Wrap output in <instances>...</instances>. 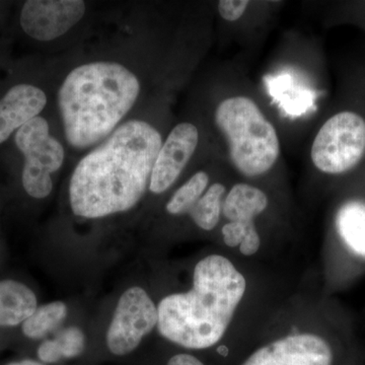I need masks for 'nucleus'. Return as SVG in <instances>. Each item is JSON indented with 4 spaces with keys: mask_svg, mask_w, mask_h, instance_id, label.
Instances as JSON below:
<instances>
[{
    "mask_svg": "<svg viewBox=\"0 0 365 365\" xmlns=\"http://www.w3.org/2000/svg\"><path fill=\"white\" fill-rule=\"evenodd\" d=\"M160 132L130 120L79 162L69 184L74 215L101 218L133 208L150 187L162 148Z\"/></svg>",
    "mask_w": 365,
    "mask_h": 365,
    "instance_id": "nucleus-1",
    "label": "nucleus"
},
{
    "mask_svg": "<svg viewBox=\"0 0 365 365\" xmlns=\"http://www.w3.org/2000/svg\"><path fill=\"white\" fill-rule=\"evenodd\" d=\"M246 289V278L232 261L205 257L194 269L191 290L160 300L158 332L187 349L212 347L227 333Z\"/></svg>",
    "mask_w": 365,
    "mask_h": 365,
    "instance_id": "nucleus-2",
    "label": "nucleus"
},
{
    "mask_svg": "<svg viewBox=\"0 0 365 365\" xmlns=\"http://www.w3.org/2000/svg\"><path fill=\"white\" fill-rule=\"evenodd\" d=\"M139 91L135 74L116 62H91L76 67L58 91L68 143L83 150L100 143L130 111Z\"/></svg>",
    "mask_w": 365,
    "mask_h": 365,
    "instance_id": "nucleus-3",
    "label": "nucleus"
},
{
    "mask_svg": "<svg viewBox=\"0 0 365 365\" xmlns=\"http://www.w3.org/2000/svg\"><path fill=\"white\" fill-rule=\"evenodd\" d=\"M215 120L227 140L230 162L242 176H262L277 163V131L252 98H225L216 108Z\"/></svg>",
    "mask_w": 365,
    "mask_h": 365,
    "instance_id": "nucleus-4",
    "label": "nucleus"
},
{
    "mask_svg": "<svg viewBox=\"0 0 365 365\" xmlns=\"http://www.w3.org/2000/svg\"><path fill=\"white\" fill-rule=\"evenodd\" d=\"M365 155V120L353 111L329 118L312 145L314 167L328 175H341L356 167Z\"/></svg>",
    "mask_w": 365,
    "mask_h": 365,
    "instance_id": "nucleus-5",
    "label": "nucleus"
},
{
    "mask_svg": "<svg viewBox=\"0 0 365 365\" xmlns=\"http://www.w3.org/2000/svg\"><path fill=\"white\" fill-rule=\"evenodd\" d=\"M16 144L26 158L21 175L24 188L33 198H45L53 188L50 175L63 163V146L50 135L49 124L40 116L19 129Z\"/></svg>",
    "mask_w": 365,
    "mask_h": 365,
    "instance_id": "nucleus-6",
    "label": "nucleus"
},
{
    "mask_svg": "<svg viewBox=\"0 0 365 365\" xmlns=\"http://www.w3.org/2000/svg\"><path fill=\"white\" fill-rule=\"evenodd\" d=\"M158 322V307L150 295L141 287L129 288L120 297L108 329V348L118 356L129 354Z\"/></svg>",
    "mask_w": 365,
    "mask_h": 365,
    "instance_id": "nucleus-7",
    "label": "nucleus"
},
{
    "mask_svg": "<svg viewBox=\"0 0 365 365\" xmlns=\"http://www.w3.org/2000/svg\"><path fill=\"white\" fill-rule=\"evenodd\" d=\"M330 343L313 333L285 336L259 348L242 365H333Z\"/></svg>",
    "mask_w": 365,
    "mask_h": 365,
    "instance_id": "nucleus-8",
    "label": "nucleus"
},
{
    "mask_svg": "<svg viewBox=\"0 0 365 365\" xmlns=\"http://www.w3.org/2000/svg\"><path fill=\"white\" fill-rule=\"evenodd\" d=\"M86 14L81 0H29L21 14V26L33 39L48 42L61 37Z\"/></svg>",
    "mask_w": 365,
    "mask_h": 365,
    "instance_id": "nucleus-9",
    "label": "nucleus"
},
{
    "mask_svg": "<svg viewBox=\"0 0 365 365\" xmlns=\"http://www.w3.org/2000/svg\"><path fill=\"white\" fill-rule=\"evenodd\" d=\"M199 143L198 129L194 124H178L158 153L151 173L150 190L162 194L174 185L195 153Z\"/></svg>",
    "mask_w": 365,
    "mask_h": 365,
    "instance_id": "nucleus-10",
    "label": "nucleus"
},
{
    "mask_svg": "<svg viewBox=\"0 0 365 365\" xmlns=\"http://www.w3.org/2000/svg\"><path fill=\"white\" fill-rule=\"evenodd\" d=\"M44 91L32 85L14 86L0 100V144L44 109Z\"/></svg>",
    "mask_w": 365,
    "mask_h": 365,
    "instance_id": "nucleus-11",
    "label": "nucleus"
},
{
    "mask_svg": "<svg viewBox=\"0 0 365 365\" xmlns=\"http://www.w3.org/2000/svg\"><path fill=\"white\" fill-rule=\"evenodd\" d=\"M37 306L30 287L18 281H0V327L20 325L35 313Z\"/></svg>",
    "mask_w": 365,
    "mask_h": 365,
    "instance_id": "nucleus-12",
    "label": "nucleus"
},
{
    "mask_svg": "<svg viewBox=\"0 0 365 365\" xmlns=\"http://www.w3.org/2000/svg\"><path fill=\"white\" fill-rule=\"evenodd\" d=\"M268 197L252 185L240 182L232 186L223 200L222 215L228 222L252 223L268 207Z\"/></svg>",
    "mask_w": 365,
    "mask_h": 365,
    "instance_id": "nucleus-13",
    "label": "nucleus"
},
{
    "mask_svg": "<svg viewBox=\"0 0 365 365\" xmlns=\"http://www.w3.org/2000/svg\"><path fill=\"white\" fill-rule=\"evenodd\" d=\"M336 228L348 250L365 260V203L348 201L336 215Z\"/></svg>",
    "mask_w": 365,
    "mask_h": 365,
    "instance_id": "nucleus-14",
    "label": "nucleus"
},
{
    "mask_svg": "<svg viewBox=\"0 0 365 365\" xmlns=\"http://www.w3.org/2000/svg\"><path fill=\"white\" fill-rule=\"evenodd\" d=\"M225 192L227 188L220 182H215L206 190L189 212L197 227L207 232L215 230L222 216Z\"/></svg>",
    "mask_w": 365,
    "mask_h": 365,
    "instance_id": "nucleus-15",
    "label": "nucleus"
},
{
    "mask_svg": "<svg viewBox=\"0 0 365 365\" xmlns=\"http://www.w3.org/2000/svg\"><path fill=\"white\" fill-rule=\"evenodd\" d=\"M67 307L61 302H50L37 307L35 313L23 323V333L31 339H41L56 329L66 318Z\"/></svg>",
    "mask_w": 365,
    "mask_h": 365,
    "instance_id": "nucleus-16",
    "label": "nucleus"
},
{
    "mask_svg": "<svg viewBox=\"0 0 365 365\" xmlns=\"http://www.w3.org/2000/svg\"><path fill=\"white\" fill-rule=\"evenodd\" d=\"M209 176L207 173L198 172L190 178L181 188L178 189L167 204L170 215H182L189 213L208 189Z\"/></svg>",
    "mask_w": 365,
    "mask_h": 365,
    "instance_id": "nucleus-17",
    "label": "nucleus"
},
{
    "mask_svg": "<svg viewBox=\"0 0 365 365\" xmlns=\"http://www.w3.org/2000/svg\"><path fill=\"white\" fill-rule=\"evenodd\" d=\"M55 341L59 346L63 359H73L78 356L85 349V335L83 331L76 327H71L62 331Z\"/></svg>",
    "mask_w": 365,
    "mask_h": 365,
    "instance_id": "nucleus-18",
    "label": "nucleus"
},
{
    "mask_svg": "<svg viewBox=\"0 0 365 365\" xmlns=\"http://www.w3.org/2000/svg\"><path fill=\"white\" fill-rule=\"evenodd\" d=\"M257 230L255 223H242L228 222L227 225H223L222 232L223 241L230 248L241 246L246 235L249 232Z\"/></svg>",
    "mask_w": 365,
    "mask_h": 365,
    "instance_id": "nucleus-19",
    "label": "nucleus"
},
{
    "mask_svg": "<svg viewBox=\"0 0 365 365\" xmlns=\"http://www.w3.org/2000/svg\"><path fill=\"white\" fill-rule=\"evenodd\" d=\"M249 4L247 0H220L218 11L225 21H235L242 18Z\"/></svg>",
    "mask_w": 365,
    "mask_h": 365,
    "instance_id": "nucleus-20",
    "label": "nucleus"
},
{
    "mask_svg": "<svg viewBox=\"0 0 365 365\" xmlns=\"http://www.w3.org/2000/svg\"><path fill=\"white\" fill-rule=\"evenodd\" d=\"M38 357L44 364H54L63 359L59 346L55 340H46L38 348Z\"/></svg>",
    "mask_w": 365,
    "mask_h": 365,
    "instance_id": "nucleus-21",
    "label": "nucleus"
},
{
    "mask_svg": "<svg viewBox=\"0 0 365 365\" xmlns=\"http://www.w3.org/2000/svg\"><path fill=\"white\" fill-rule=\"evenodd\" d=\"M261 246V237L259 235L258 230H255L249 232L240 246V251L244 256H253L259 251Z\"/></svg>",
    "mask_w": 365,
    "mask_h": 365,
    "instance_id": "nucleus-22",
    "label": "nucleus"
},
{
    "mask_svg": "<svg viewBox=\"0 0 365 365\" xmlns=\"http://www.w3.org/2000/svg\"><path fill=\"white\" fill-rule=\"evenodd\" d=\"M168 365H205L201 360L191 354H177L168 362Z\"/></svg>",
    "mask_w": 365,
    "mask_h": 365,
    "instance_id": "nucleus-23",
    "label": "nucleus"
},
{
    "mask_svg": "<svg viewBox=\"0 0 365 365\" xmlns=\"http://www.w3.org/2000/svg\"><path fill=\"white\" fill-rule=\"evenodd\" d=\"M7 365H45L43 362L36 361L32 359H24L20 361L11 362V364Z\"/></svg>",
    "mask_w": 365,
    "mask_h": 365,
    "instance_id": "nucleus-24",
    "label": "nucleus"
}]
</instances>
